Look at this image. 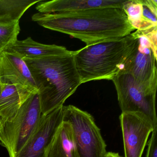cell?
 Listing matches in <instances>:
<instances>
[{
	"label": "cell",
	"instance_id": "1",
	"mask_svg": "<svg viewBox=\"0 0 157 157\" xmlns=\"http://www.w3.org/2000/svg\"><path fill=\"white\" fill-rule=\"evenodd\" d=\"M32 20L44 28L68 35L86 46L122 38L136 30L121 8H95L58 13H37Z\"/></svg>",
	"mask_w": 157,
	"mask_h": 157
},
{
	"label": "cell",
	"instance_id": "2",
	"mask_svg": "<svg viewBox=\"0 0 157 157\" xmlns=\"http://www.w3.org/2000/svg\"><path fill=\"white\" fill-rule=\"evenodd\" d=\"M23 59L36 85L43 115L63 105L81 84L72 51L65 55Z\"/></svg>",
	"mask_w": 157,
	"mask_h": 157
},
{
	"label": "cell",
	"instance_id": "3",
	"mask_svg": "<svg viewBox=\"0 0 157 157\" xmlns=\"http://www.w3.org/2000/svg\"><path fill=\"white\" fill-rule=\"evenodd\" d=\"M136 42L134 33L122 38L103 41L72 51L81 84L94 80H112L122 71Z\"/></svg>",
	"mask_w": 157,
	"mask_h": 157
},
{
	"label": "cell",
	"instance_id": "17",
	"mask_svg": "<svg viewBox=\"0 0 157 157\" xmlns=\"http://www.w3.org/2000/svg\"><path fill=\"white\" fill-rule=\"evenodd\" d=\"M157 126L151 132V136L147 143L146 157H157Z\"/></svg>",
	"mask_w": 157,
	"mask_h": 157
},
{
	"label": "cell",
	"instance_id": "18",
	"mask_svg": "<svg viewBox=\"0 0 157 157\" xmlns=\"http://www.w3.org/2000/svg\"><path fill=\"white\" fill-rule=\"evenodd\" d=\"M4 121V119L2 118V117L0 116V131H1V130L2 128V124H3Z\"/></svg>",
	"mask_w": 157,
	"mask_h": 157
},
{
	"label": "cell",
	"instance_id": "16",
	"mask_svg": "<svg viewBox=\"0 0 157 157\" xmlns=\"http://www.w3.org/2000/svg\"><path fill=\"white\" fill-rule=\"evenodd\" d=\"M20 21L0 23V55L13 45L20 33Z\"/></svg>",
	"mask_w": 157,
	"mask_h": 157
},
{
	"label": "cell",
	"instance_id": "11",
	"mask_svg": "<svg viewBox=\"0 0 157 157\" xmlns=\"http://www.w3.org/2000/svg\"><path fill=\"white\" fill-rule=\"evenodd\" d=\"M128 1L122 0H54L37 3L36 9L43 13L71 12L95 8H118L123 9Z\"/></svg>",
	"mask_w": 157,
	"mask_h": 157
},
{
	"label": "cell",
	"instance_id": "7",
	"mask_svg": "<svg viewBox=\"0 0 157 157\" xmlns=\"http://www.w3.org/2000/svg\"><path fill=\"white\" fill-rule=\"evenodd\" d=\"M63 121L72 126L79 157H105L106 144L90 114L73 105H64Z\"/></svg>",
	"mask_w": 157,
	"mask_h": 157
},
{
	"label": "cell",
	"instance_id": "12",
	"mask_svg": "<svg viewBox=\"0 0 157 157\" xmlns=\"http://www.w3.org/2000/svg\"><path fill=\"white\" fill-rule=\"evenodd\" d=\"M0 94V116L4 121L15 117L23 104L35 93L38 92L20 84L2 83Z\"/></svg>",
	"mask_w": 157,
	"mask_h": 157
},
{
	"label": "cell",
	"instance_id": "8",
	"mask_svg": "<svg viewBox=\"0 0 157 157\" xmlns=\"http://www.w3.org/2000/svg\"><path fill=\"white\" fill-rule=\"evenodd\" d=\"M119 119L125 157H141L148 138L156 126L137 113H122Z\"/></svg>",
	"mask_w": 157,
	"mask_h": 157
},
{
	"label": "cell",
	"instance_id": "5",
	"mask_svg": "<svg viewBox=\"0 0 157 157\" xmlns=\"http://www.w3.org/2000/svg\"><path fill=\"white\" fill-rule=\"evenodd\" d=\"M134 33L136 44L120 72L129 73L144 87L157 91V27Z\"/></svg>",
	"mask_w": 157,
	"mask_h": 157
},
{
	"label": "cell",
	"instance_id": "15",
	"mask_svg": "<svg viewBox=\"0 0 157 157\" xmlns=\"http://www.w3.org/2000/svg\"><path fill=\"white\" fill-rule=\"evenodd\" d=\"M40 0H0V23L20 21L25 13Z\"/></svg>",
	"mask_w": 157,
	"mask_h": 157
},
{
	"label": "cell",
	"instance_id": "10",
	"mask_svg": "<svg viewBox=\"0 0 157 157\" xmlns=\"http://www.w3.org/2000/svg\"><path fill=\"white\" fill-rule=\"evenodd\" d=\"M0 81L3 84H20L38 92L27 64L13 52L5 51L0 55Z\"/></svg>",
	"mask_w": 157,
	"mask_h": 157
},
{
	"label": "cell",
	"instance_id": "14",
	"mask_svg": "<svg viewBox=\"0 0 157 157\" xmlns=\"http://www.w3.org/2000/svg\"><path fill=\"white\" fill-rule=\"evenodd\" d=\"M6 51L16 53L23 59L39 58L65 55L71 52L65 47L40 44L34 41L31 37L23 40H17Z\"/></svg>",
	"mask_w": 157,
	"mask_h": 157
},
{
	"label": "cell",
	"instance_id": "9",
	"mask_svg": "<svg viewBox=\"0 0 157 157\" xmlns=\"http://www.w3.org/2000/svg\"><path fill=\"white\" fill-rule=\"evenodd\" d=\"M64 105L42 115L34 133L15 157H46L47 151L63 121Z\"/></svg>",
	"mask_w": 157,
	"mask_h": 157
},
{
	"label": "cell",
	"instance_id": "13",
	"mask_svg": "<svg viewBox=\"0 0 157 157\" xmlns=\"http://www.w3.org/2000/svg\"><path fill=\"white\" fill-rule=\"evenodd\" d=\"M46 157H79L71 124L63 121L48 148Z\"/></svg>",
	"mask_w": 157,
	"mask_h": 157
},
{
	"label": "cell",
	"instance_id": "4",
	"mask_svg": "<svg viewBox=\"0 0 157 157\" xmlns=\"http://www.w3.org/2000/svg\"><path fill=\"white\" fill-rule=\"evenodd\" d=\"M38 92L23 104L12 120L4 121L0 131V144L7 149L10 157H15L36 130L42 117Z\"/></svg>",
	"mask_w": 157,
	"mask_h": 157
},
{
	"label": "cell",
	"instance_id": "6",
	"mask_svg": "<svg viewBox=\"0 0 157 157\" xmlns=\"http://www.w3.org/2000/svg\"><path fill=\"white\" fill-rule=\"evenodd\" d=\"M112 80L117 93L122 113L142 115L154 126H157L156 91L144 87L127 72H119Z\"/></svg>",
	"mask_w": 157,
	"mask_h": 157
},
{
	"label": "cell",
	"instance_id": "19",
	"mask_svg": "<svg viewBox=\"0 0 157 157\" xmlns=\"http://www.w3.org/2000/svg\"><path fill=\"white\" fill-rule=\"evenodd\" d=\"M2 83L0 81V94H1V93L2 91Z\"/></svg>",
	"mask_w": 157,
	"mask_h": 157
}]
</instances>
